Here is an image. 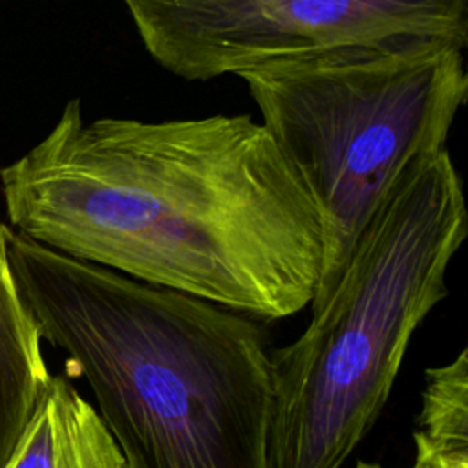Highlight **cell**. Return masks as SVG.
Returning <instances> with one entry per match:
<instances>
[{
    "label": "cell",
    "mask_w": 468,
    "mask_h": 468,
    "mask_svg": "<svg viewBox=\"0 0 468 468\" xmlns=\"http://www.w3.org/2000/svg\"><path fill=\"white\" fill-rule=\"evenodd\" d=\"M0 183L16 232L75 260L260 320L313 300L316 203L247 113L86 121L71 99Z\"/></svg>",
    "instance_id": "6da1fadb"
},
{
    "label": "cell",
    "mask_w": 468,
    "mask_h": 468,
    "mask_svg": "<svg viewBox=\"0 0 468 468\" xmlns=\"http://www.w3.org/2000/svg\"><path fill=\"white\" fill-rule=\"evenodd\" d=\"M5 249L40 336L84 375L130 468H267L272 369L258 322L7 225Z\"/></svg>",
    "instance_id": "7a4b0ae2"
},
{
    "label": "cell",
    "mask_w": 468,
    "mask_h": 468,
    "mask_svg": "<svg viewBox=\"0 0 468 468\" xmlns=\"http://www.w3.org/2000/svg\"><path fill=\"white\" fill-rule=\"evenodd\" d=\"M466 234L448 148L420 155L373 210L305 331L271 353L267 468H342L378 419L415 329L446 298Z\"/></svg>",
    "instance_id": "3957f363"
},
{
    "label": "cell",
    "mask_w": 468,
    "mask_h": 468,
    "mask_svg": "<svg viewBox=\"0 0 468 468\" xmlns=\"http://www.w3.org/2000/svg\"><path fill=\"white\" fill-rule=\"evenodd\" d=\"M463 51L441 40L344 46L238 73L320 214L324 250L311 307L338 280L395 179L446 148L468 97Z\"/></svg>",
    "instance_id": "277c9868"
},
{
    "label": "cell",
    "mask_w": 468,
    "mask_h": 468,
    "mask_svg": "<svg viewBox=\"0 0 468 468\" xmlns=\"http://www.w3.org/2000/svg\"><path fill=\"white\" fill-rule=\"evenodd\" d=\"M150 57L185 80L402 40L468 44V0H124Z\"/></svg>",
    "instance_id": "5b68a950"
},
{
    "label": "cell",
    "mask_w": 468,
    "mask_h": 468,
    "mask_svg": "<svg viewBox=\"0 0 468 468\" xmlns=\"http://www.w3.org/2000/svg\"><path fill=\"white\" fill-rule=\"evenodd\" d=\"M4 468H130L97 410L53 377Z\"/></svg>",
    "instance_id": "8992f818"
},
{
    "label": "cell",
    "mask_w": 468,
    "mask_h": 468,
    "mask_svg": "<svg viewBox=\"0 0 468 468\" xmlns=\"http://www.w3.org/2000/svg\"><path fill=\"white\" fill-rule=\"evenodd\" d=\"M40 342L38 325L16 289L0 221V468L51 380Z\"/></svg>",
    "instance_id": "52a82bcc"
},
{
    "label": "cell",
    "mask_w": 468,
    "mask_h": 468,
    "mask_svg": "<svg viewBox=\"0 0 468 468\" xmlns=\"http://www.w3.org/2000/svg\"><path fill=\"white\" fill-rule=\"evenodd\" d=\"M415 450L439 468H468V349L424 373Z\"/></svg>",
    "instance_id": "ba28073f"
},
{
    "label": "cell",
    "mask_w": 468,
    "mask_h": 468,
    "mask_svg": "<svg viewBox=\"0 0 468 468\" xmlns=\"http://www.w3.org/2000/svg\"><path fill=\"white\" fill-rule=\"evenodd\" d=\"M355 468H382L380 464L375 463H366V461H356ZM410 468H439L424 452L415 450V463Z\"/></svg>",
    "instance_id": "9c48e42d"
}]
</instances>
